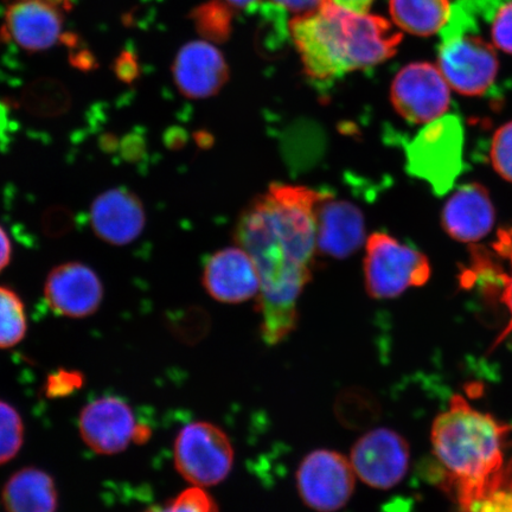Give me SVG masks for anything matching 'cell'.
<instances>
[{
  "label": "cell",
  "instance_id": "23",
  "mask_svg": "<svg viewBox=\"0 0 512 512\" xmlns=\"http://www.w3.org/2000/svg\"><path fill=\"white\" fill-rule=\"evenodd\" d=\"M336 412L345 426L361 428L370 425L379 416V405L364 390H349L336 403Z\"/></svg>",
  "mask_w": 512,
  "mask_h": 512
},
{
  "label": "cell",
  "instance_id": "26",
  "mask_svg": "<svg viewBox=\"0 0 512 512\" xmlns=\"http://www.w3.org/2000/svg\"><path fill=\"white\" fill-rule=\"evenodd\" d=\"M144 512H219L213 497L202 488H191L163 505H155Z\"/></svg>",
  "mask_w": 512,
  "mask_h": 512
},
{
  "label": "cell",
  "instance_id": "27",
  "mask_svg": "<svg viewBox=\"0 0 512 512\" xmlns=\"http://www.w3.org/2000/svg\"><path fill=\"white\" fill-rule=\"evenodd\" d=\"M463 512H512V476L502 473L498 482Z\"/></svg>",
  "mask_w": 512,
  "mask_h": 512
},
{
  "label": "cell",
  "instance_id": "30",
  "mask_svg": "<svg viewBox=\"0 0 512 512\" xmlns=\"http://www.w3.org/2000/svg\"><path fill=\"white\" fill-rule=\"evenodd\" d=\"M492 38L498 48L512 54V2L496 12L492 24Z\"/></svg>",
  "mask_w": 512,
  "mask_h": 512
},
{
  "label": "cell",
  "instance_id": "5",
  "mask_svg": "<svg viewBox=\"0 0 512 512\" xmlns=\"http://www.w3.org/2000/svg\"><path fill=\"white\" fill-rule=\"evenodd\" d=\"M364 284L371 298L392 299L409 287L425 285L431 266L426 256L383 232L371 234L364 256Z\"/></svg>",
  "mask_w": 512,
  "mask_h": 512
},
{
  "label": "cell",
  "instance_id": "14",
  "mask_svg": "<svg viewBox=\"0 0 512 512\" xmlns=\"http://www.w3.org/2000/svg\"><path fill=\"white\" fill-rule=\"evenodd\" d=\"M366 242V221L361 209L324 191L317 207V254L345 259Z\"/></svg>",
  "mask_w": 512,
  "mask_h": 512
},
{
  "label": "cell",
  "instance_id": "28",
  "mask_svg": "<svg viewBox=\"0 0 512 512\" xmlns=\"http://www.w3.org/2000/svg\"><path fill=\"white\" fill-rule=\"evenodd\" d=\"M491 160L498 174L512 182V123L499 128L492 139Z\"/></svg>",
  "mask_w": 512,
  "mask_h": 512
},
{
  "label": "cell",
  "instance_id": "34",
  "mask_svg": "<svg viewBox=\"0 0 512 512\" xmlns=\"http://www.w3.org/2000/svg\"><path fill=\"white\" fill-rule=\"evenodd\" d=\"M114 74L120 81L131 85L139 78L140 69L136 57L130 51H123L114 62Z\"/></svg>",
  "mask_w": 512,
  "mask_h": 512
},
{
  "label": "cell",
  "instance_id": "21",
  "mask_svg": "<svg viewBox=\"0 0 512 512\" xmlns=\"http://www.w3.org/2000/svg\"><path fill=\"white\" fill-rule=\"evenodd\" d=\"M22 106L32 117L54 119L70 110L72 96L60 81L43 78L24 89Z\"/></svg>",
  "mask_w": 512,
  "mask_h": 512
},
{
  "label": "cell",
  "instance_id": "6",
  "mask_svg": "<svg viewBox=\"0 0 512 512\" xmlns=\"http://www.w3.org/2000/svg\"><path fill=\"white\" fill-rule=\"evenodd\" d=\"M174 453L179 475L198 488L222 483L234 465V450L227 434L207 421L183 427Z\"/></svg>",
  "mask_w": 512,
  "mask_h": 512
},
{
  "label": "cell",
  "instance_id": "39",
  "mask_svg": "<svg viewBox=\"0 0 512 512\" xmlns=\"http://www.w3.org/2000/svg\"><path fill=\"white\" fill-rule=\"evenodd\" d=\"M503 302L505 303V305H507L509 307V310H510L511 315H512V278L508 279L507 280V285H505L504 293H503ZM511 331H512V322L508 326V329L503 332L502 336L499 337V339H498L496 344L501 343L502 339L504 337H507L510 334Z\"/></svg>",
  "mask_w": 512,
  "mask_h": 512
},
{
  "label": "cell",
  "instance_id": "25",
  "mask_svg": "<svg viewBox=\"0 0 512 512\" xmlns=\"http://www.w3.org/2000/svg\"><path fill=\"white\" fill-rule=\"evenodd\" d=\"M198 30L210 40L222 41L228 36L230 14L226 6L213 2L203 5L194 15Z\"/></svg>",
  "mask_w": 512,
  "mask_h": 512
},
{
  "label": "cell",
  "instance_id": "13",
  "mask_svg": "<svg viewBox=\"0 0 512 512\" xmlns=\"http://www.w3.org/2000/svg\"><path fill=\"white\" fill-rule=\"evenodd\" d=\"M202 284L223 304H241L258 297L260 278L251 255L240 246L211 254L203 267Z\"/></svg>",
  "mask_w": 512,
  "mask_h": 512
},
{
  "label": "cell",
  "instance_id": "7",
  "mask_svg": "<svg viewBox=\"0 0 512 512\" xmlns=\"http://www.w3.org/2000/svg\"><path fill=\"white\" fill-rule=\"evenodd\" d=\"M296 482L299 496L307 507L317 512H336L354 494L356 473L343 454L316 450L300 463Z\"/></svg>",
  "mask_w": 512,
  "mask_h": 512
},
{
  "label": "cell",
  "instance_id": "36",
  "mask_svg": "<svg viewBox=\"0 0 512 512\" xmlns=\"http://www.w3.org/2000/svg\"><path fill=\"white\" fill-rule=\"evenodd\" d=\"M187 143L185 139V133L182 128L170 127L168 131L164 133V144L170 150H179Z\"/></svg>",
  "mask_w": 512,
  "mask_h": 512
},
{
  "label": "cell",
  "instance_id": "20",
  "mask_svg": "<svg viewBox=\"0 0 512 512\" xmlns=\"http://www.w3.org/2000/svg\"><path fill=\"white\" fill-rule=\"evenodd\" d=\"M448 0H390V14L402 30L416 36L441 31L451 15Z\"/></svg>",
  "mask_w": 512,
  "mask_h": 512
},
{
  "label": "cell",
  "instance_id": "29",
  "mask_svg": "<svg viewBox=\"0 0 512 512\" xmlns=\"http://www.w3.org/2000/svg\"><path fill=\"white\" fill-rule=\"evenodd\" d=\"M41 227L48 238H63L75 228V215L63 206L50 207L42 215Z\"/></svg>",
  "mask_w": 512,
  "mask_h": 512
},
{
  "label": "cell",
  "instance_id": "32",
  "mask_svg": "<svg viewBox=\"0 0 512 512\" xmlns=\"http://www.w3.org/2000/svg\"><path fill=\"white\" fill-rule=\"evenodd\" d=\"M325 2L326 0H267L265 4L272 6L286 18L288 14L298 18L313 14L322 8Z\"/></svg>",
  "mask_w": 512,
  "mask_h": 512
},
{
  "label": "cell",
  "instance_id": "10",
  "mask_svg": "<svg viewBox=\"0 0 512 512\" xmlns=\"http://www.w3.org/2000/svg\"><path fill=\"white\" fill-rule=\"evenodd\" d=\"M79 431L86 445L102 456H113L131 443L149 440V428L137 424L132 408L124 400L106 396L82 409Z\"/></svg>",
  "mask_w": 512,
  "mask_h": 512
},
{
  "label": "cell",
  "instance_id": "19",
  "mask_svg": "<svg viewBox=\"0 0 512 512\" xmlns=\"http://www.w3.org/2000/svg\"><path fill=\"white\" fill-rule=\"evenodd\" d=\"M2 501L8 512H56L54 479L37 467H24L4 485Z\"/></svg>",
  "mask_w": 512,
  "mask_h": 512
},
{
  "label": "cell",
  "instance_id": "2",
  "mask_svg": "<svg viewBox=\"0 0 512 512\" xmlns=\"http://www.w3.org/2000/svg\"><path fill=\"white\" fill-rule=\"evenodd\" d=\"M288 30L305 73L331 81L387 61L396 53L401 34L379 16L355 14L326 0L322 8L292 19Z\"/></svg>",
  "mask_w": 512,
  "mask_h": 512
},
{
  "label": "cell",
  "instance_id": "31",
  "mask_svg": "<svg viewBox=\"0 0 512 512\" xmlns=\"http://www.w3.org/2000/svg\"><path fill=\"white\" fill-rule=\"evenodd\" d=\"M82 376L75 371L60 370L49 377L47 382V395L49 398H59L73 393L75 389L81 387Z\"/></svg>",
  "mask_w": 512,
  "mask_h": 512
},
{
  "label": "cell",
  "instance_id": "40",
  "mask_svg": "<svg viewBox=\"0 0 512 512\" xmlns=\"http://www.w3.org/2000/svg\"><path fill=\"white\" fill-rule=\"evenodd\" d=\"M74 66L82 70L92 69L94 66L93 56H88L86 53H81L80 55L76 56Z\"/></svg>",
  "mask_w": 512,
  "mask_h": 512
},
{
  "label": "cell",
  "instance_id": "35",
  "mask_svg": "<svg viewBox=\"0 0 512 512\" xmlns=\"http://www.w3.org/2000/svg\"><path fill=\"white\" fill-rule=\"evenodd\" d=\"M328 2L339 6V8L355 12V14H368L374 0H328Z\"/></svg>",
  "mask_w": 512,
  "mask_h": 512
},
{
  "label": "cell",
  "instance_id": "24",
  "mask_svg": "<svg viewBox=\"0 0 512 512\" xmlns=\"http://www.w3.org/2000/svg\"><path fill=\"white\" fill-rule=\"evenodd\" d=\"M24 441V425L16 409L0 401V465L17 456Z\"/></svg>",
  "mask_w": 512,
  "mask_h": 512
},
{
  "label": "cell",
  "instance_id": "33",
  "mask_svg": "<svg viewBox=\"0 0 512 512\" xmlns=\"http://www.w3.org/2000/svg\"><path fill=\"white\" fill-rule=\"evenodd\" d=\"M120 156L130 164L143 163L147 156V144L143 133L130 132L120 140Z\"/></svg>",
  "mask_w": 512,
  "mask_h": 512
},
{
  "label": "cell",
  "instance_id": "1",
  "mask_svg": "<svg viewBox=\"0 0 512 512\" xmlns=\"http://www.w3.org/2000/svg\"><path fill=\"white\" fill-rule=\"evenodd\" d=\"M324 191L274 183L242 211L236 245L251 255L260 278L256 311L268 345L297 329L298 302L317 255V207Z\"/></svg>",
  "mask_w": 512,
  "mask_h": 512
},
{
  "label": "cell",
  "instance_id": "22",
  "mask_svg": "<svg viewBox=\"0 0 512 512\" xmlns=\"http://www.w3.org/2000/svg\"><path fill=\"white\" fill-rule=\"evenodd\" d=\"M21 297L0 286V349L15 347L27 335L28 324Z\"/></svg>",
  "mask_w": 512,
  "mask_h": 512
},
{
  "label": "cell",
  "instance_id": "16",
  "mask_svg": "<svg viewBox=\"0 0 512 512\" xmlns=\"http://www.w3.org/2000/svg\"><path fill=\"white\" fill-rule=\"evenodd\" d=\"M172 75L185 98L200 100L221 91L229 79V69L219 50L207 42L196 41L179 50Z\"/></svg>",
  "mask_w": 512,
  "mask_h": 512
},
{
  "label": "cell",
  "instance_id": "18",
  "mask_svg": "<svg viewBox=\"0 0 512 512\" xmlns=\"http://www.w3.org/2000/svg\"><path fill=\"white\" fill-rule=\"evenodd\" d=\"M6 27L19 47L42 51L60 40L62 18L56 8L44 0H19L6 12Z\"/></svg>",
  "mask_w": 512,
  "mask_h": 512
},
{
  "label": "cell",
  "instance_id": "41",
  "mask_svg": "<svg viewBox=\"0 0 512 512\" xmlns=\"http://www.w3.org/2000/svg\"><path fill=\"white\" fill-rule=\"evenodd\" d=\"M226 2L234 8L253 10L258 6L260 0H226Z\"/></svg>",
  "mask_w": 512,
  "mask_h": 512
},
{
  "label": "cell",
  "instance_id": "11",
  "mask_svg": "<svg viewBox=\"0 0 512 512\" xmlns=\"http://www.w3.org/2000/svg\"><path fill=\"white\" fill-rule=\"evenodd\" d=\"M409 446L398 432L377 428L358 439L351 450L356 476L371 488L388 490L405 478L409 466Z\"/></svg>",
  "mask_w": 512,
  "mask_h": 512
},
{
  "label": "cell",
  "instance_id": "38",
  "mask_svg": "<svg viewBox=\"0 0 512 512\" xmlns=\"http://www.w3.org/2000/svg\"><path fill=\"white\" fill-rule=\"evenodd\" d=\"M101 150L106 153H115L119 150L120 140L113 133H105L99 140Z\"/></svg>",
  "mask_w": 512,
  "mask_h": 512
},
{
  "label": "cell",
  "instance_id": "37",
  "mask_svg": "<svg viewBox=\"0 0 512 512\" xmlns=\"http://www.w3.org/2000/svg\"><path fill=\"white\" fill-rule=\"evenodd\" d=\"M12 247L8 234L0 227V272H3L10 264Z\"/></svg>",
  "mask_w": 512,
  "mask_h": 512
},
{
  "label": "cell",
  "instance_id": "9",
  "mask_svg": "<svg viewBox=\"0 0 512 512\" xmlns=\"http://www.w3.org/2000/svg\"><path fill=\"white\" fill-rule=\"evenodd\" d=\"M448 83L440 69L430 63H412L402 68L390 88V100L409 124H430L444 117L450 107Z\"/></svg>",
  "mask_w": 512,
  "mask_h": 512
},
{
  "label": "cell",
  "instance_id": "12",
  "mask_svg": "<svg viewBox=\"0 0 512 512\" xmlns=\"http://www.w3.org/2000/svg\"><path fill=\"white\" fill-rule=\"evenodd\" d=\"M44 297L56 315L86 318L99 310L104 287L91 267L81 262H67L48 274Z\"/></svg>",
  "mask_w": 512,
  "mask_h": 512
},
{
  "label": "cell",
  "instance_id": "3",
  "mask_svg": "<svg viewBox=\"0 0 512 512\" xmlns=\"http://www.w3.org/2000/svg\"><path fill=\"white\" fill-rule=\"evenodd\" d=\"M508 426L479 412L460 396L432 426L434 456L446 471L463 510L479 501L503 473V440Z\"/></svg>",
  "mask_w": 512,
  "mask_h": 512
},
{
  "label": "cell",
  "instance_id": "8",
  "mask_svg": "<svg viewBox=\"0 0 512 512\" xmlns=\"http://www.w3.org/2000/svg\"><path fill=\"white\" fill-rule=\"evenodd\" d=\"M438 56L441 74L459 94L482 95L496 79L498 60L494 47L472 32L444 37Z\"/></svg>",
  "mask_w": 512,
  "mask_h": 512
},
{
  "label": "cell",
  "instance_id": "17",
  "mask_svg": "<svg viewBox=\"0 0 512 512\" xmlns=\"http://www.w3.org/2000/svg\"><path fill=\"white\" fill-rule=\"evenodd\" d=\"M495 222V210L488 191L482 185H463L454 192L443 211L448 235L463 242L477 241L489 234Z\"/></svg>",
  "mask_w": 512,
  "mask_h": 512
},
{
  "label": "cell",
  "instance_id": "4",
  "mask_svg": "<svg viewBox=\"0 0 512 512\" xmlns=\"http://www.w3.org/2000/svg\"><path fill=\"white\" fill-rule=\"evenodd\" d=\"M408 174L431 185L435 195L452 190L464 170V126L458 115H444L418 133L406 147Z\"/></svg>",
  "mask_w": 512,
  "mask_h": 512
},
{
  "label": "cell",
  "instance_id": "15",
  "mask_svg": "<svg viewBox=\"0 0 512 512\" xmlns=\"http://www.w3.org/2000/svg\"><path fill=\"white\" fill-rule=\"evenodd\" d=\"M89 217L95 235L119 247L137 240L146 223L142 200L126 188L102 192L92 203Z\"/></svg>",
  "mask_w": 512,
  "mask_h": 512
}]
</instances>
